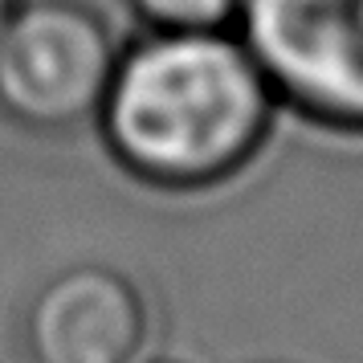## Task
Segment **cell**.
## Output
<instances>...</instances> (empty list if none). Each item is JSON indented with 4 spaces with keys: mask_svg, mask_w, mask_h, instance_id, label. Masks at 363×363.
I'll return each mask as SVG.
<instances>
[{
    "mask_svg": "<svg viewBox=\"0 0 363 363\" xmlns=\"http://www.w3.org/2000/svg\"><path fill=\"white\" fill-rule=\"evenodd\" d=\"M278 115L274 86L233 25L143 29L118 50L94 131L131 180L196 196L245 176Z\"/></svg>",
    "mask_w": 363,
    "mask_h": 363,
    "instance_id": "6da1fadb",
    "label": "cell"
},
{
    "mask_svg": "<svg viewBox=\"0 0 363 363\" xmlns=\"http://www.w3.org/2000/svg\"><path fill=\"white\" fill-rule=\"evenodd\" d=\"M118 37L82 0H17L0 29V118L29 135L94 127Z\"/></svg>",
    "mask_w": 363,
    "mask_h": 363,
    "instance_id": "7a4b0ae2",
    "label": "cell"
},
{
    "mask_svg": "<svg viewBox=\"0 0 363 363\" xmlns=\"http://www.w3.org/2000/svg\"><path fill=\"white\" fill-rule=\"evenodd\" d=\"M233 29L281 111L363 139V0H241Z\"/></svg>",
    "mask_w": 363,
    "mask_h": 363,
    "instance_id": "3957f363",
    "label": "cell"
},
{
    "mask_svg": "<svg viewBox=\"0 0 363 363\" xmlns=\"http://www.w3.org/2000/svg\"><path fill=\"white\" fill-rule=\"evenodd\" d=\"M21 347L29 363H139L155 347V311L127 269L74 262L29 294Z\"/></svg>",
    "mask_w": 363,
    "mask_h": 363,
    "instance_id": "277c9868",
    "label": "cell"
},
{
    "mask_svg": "<svg viewBox=\"0 0 363 363\" xmlns=\"http://www.w3.org/2000/svg\"><path fill=\"white\" fill-rule=\"evenodd\" d=\"M143 29H200L233 25L241 0H127Z\"/></svg>",
    "mask_w": 363,
    "mask_h": 363,
    "instance_id": "5b68a950",
    "label": "cell"
},
{
    "mask_svg": "<svg viewBox=\"0 0 363 363\" xmlns=\"http://www.w3.org/2000/svg\"><path fill=\"white\" fill-rule=\"evenodd\" d=\"M139 363H200V359L188 355V351H176V347H151Z\"/></svg>",
    "mask_w": 363,
    "mask_h": 363,
    "instance_id": "8992f818",
    "label": "cell"
},
{
    "mask_svg": "<svg viewBox=\"0 0 363 363\" xmlns=\"http://www.w3.org/2000/svg\"><path fill=\"white\" fill-rule=\"evenodd\" d=\"M13 9H17V0H0V29H4V21H9Z\"/></svg>",
    "mask_w": 363,
    "mask_h": 363,
    "instance_id": "52a82bcc",
    "label": "cell"
}]
</instances>
